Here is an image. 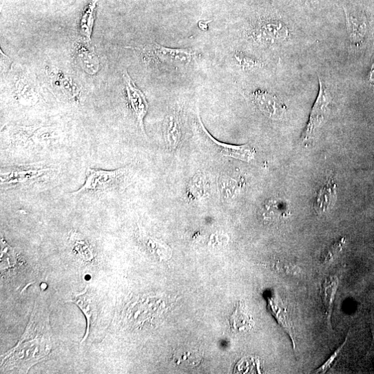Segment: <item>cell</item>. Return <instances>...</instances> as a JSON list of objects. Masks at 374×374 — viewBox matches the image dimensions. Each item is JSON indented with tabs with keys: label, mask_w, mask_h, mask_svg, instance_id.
<instances>
[{
	"label": "cell",
	"mask_w": 374,
	"mask_h": 374,
	"mask_svg": "<svg viewBox=\"0 0 374 374\" xmlns=\"http://www.w3.org/2000/svg\"><path fill=\"white\" fill-rule=\"evenodd\" d=\"M254 325L253 319L249 315L244 307L239 304L230 317V326L235 332L248 331Z\"/></svg>",
	"instance_id": "18"
},
{
	"label": "cell",
	"mask_w": 374,
	"mask_h": 374,
	"mask_svg": "<svg viewBox=\"0 0 374 374\" xmlns=\"http://www.w3.org/2000/svg\"><path fill=\"white\" fill-rule=\"evenodd\" d=\"M59 83L62 92L68 100L75 103L79 101L80 90L72 81L64 76L59 79Z\"/></svg>",
	"instance_id": "23"
},
{
	"label": "cell",
	"mask_w": 374,
	"mask_h": 374,
	"mask_svg": "<svg viewBox=\"0 0 374 374\" xmlns=\"http://www.w3.org/2000/svg\"><path fill=\"white\" fill-rule=\"evenodd\" d=\"M344 244V239L342 238L340 241L331 245L324 256V261L325 262L331 261L342 251Z\"/></svg>",
	"instance_id": "28"
},
{
	"label": "cell",
	"mask_w": 374,
	"mask_h": 374,
	"mask_svg": "<svg viewBox=\"0 0 374 374\" xmlns=\"http://www.w3.org/2000/svg\"><path fill=\"white\" fill-rule=\"evenodd\" d=\"M122 76L128 103L136 117L143 133L145 135L144 121L149 107L147 97L144 92L137 87L127 70L123 71Z\"/></svg>",
	"instance_id": "8"
},
{
	"label": "cell",
	"mask_w": 374,
	"mask_h": 374,
	"mask_svg": "<svg viewBox=\"0 0 374 374\" xmlns=\"http://www.w3.org/2000/svg\"><path fill=\"white\" fill-rule=\"evenodd\" d=\"M61 169L43 163L6 167L1 169L0 185L3 191L43 187L56 181Z\"/></svg>",
	"instance_id": "2"
},
{
	"label": "cell",
	"mask_w": 374,
	"mask_h": 374,
	"mask_svg": "<svg viewBox=\"0 0 374 374\" xmlns=\"http://www.w3.org/2000/svg\"><path fill=\"white\" fill-rule=\"evenodd\" d=\"M347 28L353 41L360 40L364 32V23L355 14L345 12Z\"/></svg>",
	"instance_id": "21"
},
{
	"label": "cell",
	"mask_w": 374,
	"mask_h": 374,
	"mask_svg": "<svg viewBox=\"0 0 374 374\" xmlns=\"http://www.w3.org/2000/svg\"><path fill=\"white\" fill-rule=\"evenodd\" d=\"M218 185L221 197L225 201L234 199L241 189V185L237 180L227 176L220 178Z\"/></svg>",
	"instance_id": "20"
},
{
	"label": "cell",
	"mask_w": 374,
	"mask_h": 374,
	"mask_svg": "<svg viewBox=\"0 0 374 374\" xmlns=\"http://www.w3.org/2000/svg\"><path fill=\"white\" fill-rule=\"evenodd\" d=\"M240 371L242 373H258L260 369V364L255 358H247L242 361Z\"/></svg>",
	"instance_id": "29"
},
{
	"label": "cell",
	"mask_w": 374,
	"mask_h": 374,
	"mask_svg": "<svg viewBox=\"0 0 374 374\" xmlns=\"http://www.w3.org/2000/svg\"><path fill=\"white\" fill-rule=\"evenodd\" d=\"M332 96L327 87L320 79V90L318 98L311 112L309 123L302 137V145L310 147L315 136L326 121L331 108Z\"/></svg>",
	"instance_id": "5"
},
{
	"label": "cell",
	"mask_w": 374,
	"mask_h": 374,
	"mask_svg": "<svg viewBox=\"0 0 374 374\" xmlns=\"http://www.w3.org/2000/svg\"><path fill=\"white\" fill-rule=\"evenodd\" d=\"M70 302L76 304L80 308L87 320V330L81 342L83 343L88 337L91 326L96 318V302L88 289H85L82 293H76Z\"/></svg>",
	"instance_id": "13"
},
{
	"label": "cell",
	"mask_w": 374,
	"mask_h": 374,
	"mask_svg": "<svg viewBox=\"0 0 374 374\" xmlns=\"http://www.w3.org/2000/svg\"><path fill=\"white\" fill-rule=\"evenodd\" d=\"M164 139L166 146L176 152L180 146L183 138V121L180 113L173 109L167 114L163 126Z\"/></svg>",
	"instance_id": "10"
},
{
	"label": "cell",
	"mask_w": 374,
	"mask_h": 374,
	"mask_svg": "<svg viewBox=\"0 0 374 374\" xmlns=\"http://www.w3.org/2000/svg\"><path fill=\"white\" fill-rule=\"evenodd\" d=\"M49 315L48 306L38 300L25 333L17 346L2 358V371L27 373L48 357L53 347Z\"/></svg>",
	"instance_id": "1"
},
{
	"label": "cell",
	"mask_w": 374,
	"mask_h": 374,
	"mask_svg": "<svg viewBox=\"0 0 374 374\" xmlns=\"http://www.w3.org/2000/svg\"><path fill=\"white\" fill-rule=\"evenodd\" d=\"M18 262V257L14 249L9 245L4 238L1 239V271L15 267Z\"/></svg>",
	"instance_id": "22"
},
{
	"label": "cell",
	"mask_w": 374,
	"mask_h": 374,
	"mask_svg": "<svg viewBox=\"0 0 374 374\" xmlns=\"http://www.w3.org/2000/svg\"><path fill=\"white\" fill-rule=\"evenodd\" d=\"M234 59L237 64L245 70H252L262 66L260 61L256 58L249 56L242 52H236Z\"/></svg>",
	"instance_id": "24"
},
{
	"label": "cell",
	"mask_w": 374,
	"mask_h": 374,
	"mask_svg": "<svg viewBox=\"0 0 374 374\" xmlns=\"http://www.w3.org/2000/svg\"><path fill=\"white\" fill-rule=\"evenodd\" d=\"M340 284V278L337 276H330L322 283L321 297L325 311L327 324L331 327V316L336 293Z\"/></svg>",
	"instance_id": "15"
},
{
	"label": "cell",
	"mask_w": 374,
	"mask_h": 374,
	"mask_svg": "<svg viewBox=\"0 0 374 374\" xmlns=\"http://www.w3.org/2000/svg\"><path fill=\"white\" fill-rule=\"evenodd\" d=\"M267 214L269 217L283 218L287 217L288 209L287 205L280 204L277 200L270 201L267 205Z\"/></svg>",
	"instance_id": "25"
},
{
	"label": "cell",
	"mask_w": 374,
	"mask_h": 374,
	"mask_svg": "<svg viewBox=\"0 0 374 374\" xmlns=\"http://www.w3.org/2000/svg\"><path fill=\"white\" fill-rule=\"evenodd\" d=\"M253 98L258 107L269 118L280 120L284 117L287 107L274 94L258 90L253 93Z\"/></svg>",
	"instance_id": "9"
},
{
	"label": "cell",
	"mask_w": 374,
	"mask_h": 374,
	"mask_svg": "<svg viewBox=\"0 0 374 374\" xmlns=\"http://www.w3.org/2000/svg\"><path fill=\"white\" fill-rule=\"evenodd\" d=\"M251 36L260 44L273 45L287 40L289 32L283 22L276 19H264L253 28Z\"/></svg>",
	"instance_id": "7"
},
{
	"label": "cell",
	"mask_w": 374,
	"mask_h": 374,
	"mask_svg": "<svg viewBox=\"0 0 374 374\" xmlns=\"http://www.w3.org/2000/svg\"><path fill=\"white\" fill-rule=\"evenodd\" d=\"M197 118L199 123V130L204 138L205 141L216 153L224 157L235 158L245 163H249L254 160L256 150L249 145H231L218 142L214 138L207 132L202 122L201 118L198 114Z\"/></svg>",
	"instance_id": "6"
},
{
	"label": "cell",
	"mask_w": 374,
	"mask_h": 374,
	"mask_svg": "<svg viewBox=\"0 0 374 374\" xmlns=\"http://www.w3.org/2000/svg\"><path fill=\"white\" fill-rule=\"evenodd\" d=\"M132 171L123 167L107 171L88 168L84 184L70 196H104L121 193L128 188L132 181Z\"/></svg>",
	"instance_id": "3"
},
{
	"label": "cell",
	"mask_w": 374,
	"mask_h": 374,
	"mask_svg": "<svg viewBox=\"0 0 374 374\" xmlns=\"http://www.w3.org/2000/svg\"><path fill=\"white\" fill-rule=\"evenodd\" d=\"M69 242L74 254L82 262L90 263L94 260L93 247L82 233L72 231L70 233Z\"/></svg>",
	"instance_id": "16"
},
{
	"label": "cell",
	"mask_w": 374,
	"mask_h": 374,
	"mask_svg": "<svg viewBox=\"0 0 374 374\" xmlns=\"http://www.w3.org/2000/svg\"><path fill=\"white\" fill-rule=\"evenodd\" d=\"M141 237L143 243L151 252L161 253L167 251V247L165 245L151 236L143 235Z\"/></svg>",
	"instance_id": "26"
},
{
	"label": "cell",
	"mask_w": 374,
	"mask_h": 374,
	"mask_svg": "<svg viewBox=\"0 0 374 374\" xmlns=\"http://www.w3.org/2000/svg\"><path fill=\"white\" fill-rule=\"evenodd\" d=\"M268 302L269 307L272 314L289 336L292 341L293 349L296 350L295 330L287 306L278 294L270 296Z\"/></svg>",
	"instance_id": "11"
},
{
	"label": "cell",
	"mask_w": 374,
	"mask_h": 374,
	"mask_svg": "<svg viewBox=\"0 0 374 374\" xmlns=\"http://www.w3.org/2000/svg\"><path fill=\"white\" fill-rule=\"evenodd\" d=\"M211 21H202L198 23L199 28L204 31L207 32L208 30V25L211 23Z\"/></svg>",
	"instance_id": "30"
},
{
	"label": "cell",
	"mask_w": 374,
	"mask_h": 374,
	"mask_svg": "<svg viewBox=\"0 0 374 374\" xmlns=\"http://www.w3.org/2000/svg\"><path fill=\"white\" fill-rule=\"evenodd\" d=\"M370 80L371 81H374V63H373V65L372 67V70H371V75H370Z\"/></svg>",
	"instance_id": "31"
},
{
	"label": "cell",
	"mask_w": 374,
	"mask_h": 374,
	"mask_svg": "<svg viewBox=\"0 0 374 374\" xmlns=\"http://www.w3.org/2000/svg\"><path fill=\"white\" fill-rule=\"evenodd\" d=\"M208 184L203 174H198L190 180L187 187V197L193 201L202 199L207 193Z\"/></svg>",
	"instance_id": "19"
},
{
	"label": "cell",
	"mask_w": 374,
	"mask_h": 374,
	"mask_svg": "<svg viewBox=\"0 0 374 374\" xmlns=\"http://www.w3.org/2000/svg\"><path fill=\"white\" fill-rule=\"evenodd\" d=\"M138 50L143 62L147 65L155 67L185 66L191 63L196 57V52L191 49L168 48L156 43L147 44L141 48H127Z\"/></svg>",
	"instance_id": "4"
},
{
	"label": "cell",
	"mask_w": 374,
	"mask_h": 374,
	"mask_svg": "<svg viewBox=\"0 0 374 374\" xmlns=\"http://www.w3.org/2000/svg\"><path fill=\"white\" fill-rule=\"evenodd\" d=\"M348 336L346 337L344 342L333 353V354L328 358V360L318 369L315 370L316 373H324L328 371L329 368L333 366L336 358L339 356V354L341 353L344 349Z\"/></svg>",
	"instance_id": "27"
},
{
	"label": "cell",
	"mask_w": 374,
	"mask_h": 374,
	"mask_svg": "<svg viewBox=\"0 0 374 374\" xmlns=\"http://www.w3.org/2000/svg\"><path fill=\"white\" fill-rule=\"evenodd\" d=\"M336 200V185L333 179L330 178L318 192L314 204L315 211L318 215L328 213L335 205Z\"/></svg>",
	"instance_id": "14"
},
{
	"label": "cell",
	"mask_w": 374,
	"mask_h": 374,
	"mask_svg": "<svg viewBox=\"0 0 374 374\" xmlns=\"http://www.w3.org/2000/svg\"><path fill=\"white\" fill-rule=\"evenodd\" d=\"M90 42L83 40L77 41L74 48V56L76 63L87 74H96L100 67L99 60Z\"/></svg>",
	"instance_id": "12"
},
{
	"label": "cell",
	"mask_w": 374,
	"mask_h": 374,
	"mask_svg": "<svg viewBox=\"0 0 374 374\" xmlns=\"http://www.w3.org/2000/svg\"><path fill=\"white\" fill-rule=\"evenodd\" d=\"M98 0H90V2L83 10L80 23V35L89 42L91 41L94 23L96 19V8Z\"/></svg>",
	"instance_id": "17"
}]
</instances>
